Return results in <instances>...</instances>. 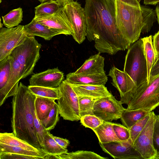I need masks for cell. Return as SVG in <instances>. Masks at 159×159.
<instances>
[{"instance_id":"cell-1","label":"cell","mask_w":159,"mask_h":159,"mask_svg":"<svg viewBox=\"0 0 159 159\" xmlns=\"http://www.w3.org/2000/svg\"><path fill=\"white\" fill-rule=\"evenodd\" d=\"M84 9L86 37L98 52L113 55L130 47L116 25L115 0H85Z\"/></svg>"},{"instance_id":"cell-2","label":"cell","mask_w":159,"mask_h":159,"mask_svg":"<svg viewBox=\"0 0 159 159\" xmlns=\"http://www.w3.org/2000/svg\"><path fill=\"white\" fill-rule=\"evenodd\" d=\"M36 97L28 86L20 82L11 102V125L13 133L16 137L35 148H42L34 123Z\"/></svg>"},{"instance_id":"cell-3","label":"cell","mask_w":159,"mask_h":159,"mask_svg":"<svg viewBox=\"0 0 159 159\" xmlns=\"http://www.w3.org/2000/svg\"><path fill=\"white\" fill-rule=\"evenodd\" d=\"M41 44L34 36H28L25 42L14 49L9 55L11 59L10 72L3 103L16 93L19 82L32 74L39 59Z\"/></svg>"},{"instance_id":"cell-4","label":"cell","mask_w":159,"mask_h":159,"mask_svg":"<svg viewBox=\"0 0 159 159\" xmlns=\"http://www.w3.org/2000/svg\"><path fill=\"white\" fill-rule=\"evenodd\" d=\"M117 26L122 35L132 44L138 40L143 28V18L140 7L115 0Z\"/></svg>"},{"instance_id":"cell-5","label":"cell","mask_w":159,"mask_h":159,"mask_svg":"<svg viewBox=\"0 0 159 159\" xmlns=\"http://www.w3.org/2000/svg\"><path fill=\"white\" fill-rule=\"evenodd\" d=\"M123 71L131 78L137 88L147 82V65L141 39L128 48Z\"/></svg>"},{"instance_id":"cell-6","label":"cell","mask_w":159,"mask_h":159,"mask_svg":"<svg viewBox=\"0 0 159 159\" xmlns=\"http://www.w3.org/2000/svg\"><path fill=\"white\" fill-rule=\"evenodd\" d=\"M159 106V75L149 79L137 88L128 105L129 110L141 109L151 112Z\"/></svg>"},{"instance_id":"cell-7","label":"cell","mask_w":159,"mask_h":159,"mask_svg":"<svg viewBox=\"0 0 159 159\" xmlns=\"http://www.w3.org/2000/svg\"><path fill=\"white\" fill-rule=\"evenodd\" d=\"M59 87L60 95L57 100L60 116L66 120H80L81 117L78 96L66 80L62 81Z\"/></svg>"},{"instance_id":"cell-8","label":"cell","mask_w":159,"mask_h":159,"mask_svg":"<svg viewBox=\"0 0 159 159\" xmlns=\"http://www.w3.org/2000/svg\"><path fill=\"white\" fill-rule=\"evenodd\" d=\"M61 9L70 24L73 38L79 44L82 43L87 34L84 8L79 2L73 0L61 7Z\"/></svg>"},{"instance_id":"cell-9","label":"cell","mask_w":159,"mask_h":159,"mask_svg":"<svg viewBox=\"0 0 159 159\" xmlns=\"http://www.w3.org/2000/svg\"><path fill=\"white\" fill-rule=\"evenodd\" d=\"M156 115L153 111L144 128L133 143V147L143 159H156L158 156L153 143V132Z\"/></svg>"},{"instance_id":"cell-10","label":"cell","mask_w":159,"mask_h":159,"mask_svg":"<svg viewBox=\"0 0 159 159\" xmlns=\"http://www.w3.org/2000/svg\"><path fill=\"white\" fill-rule=\"evenodd\" d=\"M27 36L24 25L0 29V61L8 56L16 48L23 44Z\"/></svg>"},{"instance_id":"cell-11","label":"cell","mask_w":159,"mask_h":159,"mask_svg":"<svg viewBox=\"0 0 159 159\" xmlns=\"http://www.w3.org/2000/svg\"><path fill=\"white\" fill-rule=\"evenodd\" d=\"M122 104L112 94L109 96L97 98L93 106L94 115L104 121L116 120L120 118L125 109Z\"/></svg>"},{"instance_id":"cell-12","label":"cell","mask_w":159,"mask_h":159,"mask_svg":"<svg viewBox=\"0 0 159 159\" xmlns=\"http://www.w3.org/2000/svg\"><path fill=\"white\" fill-rule=\"evenodd\" d=\"M108 75L112 79V84L120 93V101L128 105L137 89L135 83L125 71L115 66L110 69Z\"/></svg>"},{"instance_id":"cell-13","label":"cell","mask_w":159,"mask_h":159,"mask_svg":"<svg viewBox=\"0 0 159 159\" xmlns=\"http://www.w3.org/2000/svg\"><path fill=\"white\" fill-rule=\"evenodd\" d=\"M99 143L102 150L114 159H143L133 147V143L130 139L125 141Z\"/></svg>"},{"instance_id":"cell-14","label":"cell","mask_w":159,"mask_h":159,"mask_svg":"<svg viewBox=\"0 0 159 159\" xmlns=\"http://www.w3.org/2000/svg\"><path fill=\"white\" fill-rule=\"evenodd\" d=\"M64 79L63 73L57 67L32 75L30 85L52 88L58 87Z\"/></svg>"},{"instance_id":"cell-15","label":"cell","mask_w":159,"mask_h":159,"mask_svg":"<svg viewBox=\"0 0 159 159\" xmlns=\"http://www.w3.org/2000/svg\"><path fill=\"white\" fill-rule=\"evenodd\" d=\"M33 19L39 23L59 31L62 34L71 35L70 24L61 9L58 12L52 15Z\"/></svg>"},{"instance_id":"cell-16","label":"cell","mask_w":159,"mask_h":159,"mask_svg":"<svg viewBox=\"0 0 159 159\" xmlns=\"http://www.w3.org/2000/svg\"><path fill=\"white\" fill-rule=\"evenodd\" d=\"M66 81L70 84L105 85L108 81L105 72L93 74H75L70 73L66 75Z\"/></svg>"},{"instance_id":"cell-17","label":"cell","mask_w":159,"mask_h":159,"mask_svg":"<svg viewBox=\"0 0 159 159\" xmlns=\"http://www.w3.org/2000/svg\"><path fill=\"white\" fill-rule=\"evenodd\" d=\"M70 84L78 96L97 98L109 96L112 94L104 85Z\"/></svg>"},{"instance_id":"cell-18","label":"cell","mask_w":159,"mask_h":159,"mask_svg":"<svg viewBox=\"0 0 159 159\" xmlns=\"http://www.w3.org/2000/svg\"><path fill=\"white\" fill-rule=\"evenodd\" d=\"M24 27L28 36H39L46 40H50L54 36L62 34L59 31L39 23L33 19Z\"/></svg>"},{"instance_id":"cell-19","label":"cell","mask_w":159,"mask_h":159,"mask_svg":"<svg viewBox=\"0 0 159 159\" xmlns=\"http://www.w3.org/2000/svg\"><path fill=\"white\" fill-rule=\"evenodd\" d=\"M104 58L98 53L90 56L74 73L86 74L105 73L104 70Z\"/></svg>"},{"instance_id":"cell-20","label":"cell","mask_w":159,"mask_h":159,"mask_svg":"<svg viewBox=\"0 0 159 159\" xmlns=\"http://www.w3.org/2000/svg\"><path fill=\"white\" fill-rule=\"evenodd\" d=\"M113 123L111 121H103L101 125L93 130L98 139L99 143H104L119 141L114 132L112 127Z\"/></svg>"},{"instance_id":"cell-21","label":"cell","mask_w":159,"mask_h":159,"mask_svg":"<svg viewBox=\"0 0 159 159\" xmlns=\"http://www.w3.org/2000/svg\"><path fill=\"white\" fill-rule=\"evenodd\" d=\"M54 99L36 96L34 102L35 111L40 121L46 119L55 104Z\"/></svg>"},{"instance_id":"cell-22","label":"cell","mask_w":159,"mask_h":159,"mask_svg":"<svg viewBox=\"0 0 159 159\" xmlns=\"http://www.w3.org/2000/svg\"><path fill=\"white\" fill-rule=\"evenodd\" d=\"M0 143L20 147L33 151L45 152L42 149L35 148L25 141L16 137L13 132L1 133Z\"/></svg>"},{"instance_id":"cell-23","label":"cell","mask_w":159,"mask_h":159,"mask_svg":"<svg viewBox=\"0 0 159 159\" xmlns=\"http://www.w3.org/2000/svg\"><path fill=\"white\" fill-rule=\"evenodd\" d=\"M11 59L8 55L0 61V106L3 104V101L9 77Z\"/></svg>"},{"instance_id":"cell-24","label":"cell","mask_w":159,"mask_h":159,"mask_svg":"<svg viewBox=\"0 0 159 159\" xmlns=\"http://www.w3.org/2000/svg\"><path fill=\"white\" fill-rule=\"evenodd\" d=\"M61 6L55 0H48L35 7L34 19L49 16L58 12Z\"/></svg>"},{"instance_id":"cell-25","label":"cell","mask_w":159,"mask_h":159,"mask_svg":"<svg viewBox=\"0 0 159 159\" xmlns=\"http://www.w3.org/2000/svg\"><path fill=\"white\" fill-rule=\"evenodd\" d=\"M149 112L141 109L129 110L125 109L122 114L120 120L122 125L129 129L138 121Z\"/></svg>"},{"instance_id":"cell-26","label":"cell","mask_w":159,"mask_h":159,"mask_svg":"<svg viewBox=\"0 0 159 159\" xmlns=\"http://www.w3.org/2000/svg\"><path fill=\"white\" fill-rule=\"evenodd\" d=\"M141 39L147 63L148 83L152 68L156 61V53L153 45L152 36L145 37Z\"/></svg>"},{"instance_id":"cell-27","label":"cell","mask_w":159,"mask_h":159,"mask_svg":"<svg viewBox=\"0 0 159 159\" xmlns=\"http://www.w3.org/2000/svg\"><path fill=\"white\" fill-rule=\"evenodd\" d=\"M50 131H47L44 135V150L48 154L60 155L68 152L67 148L60 145L56 141Z\"/></svg>"},{"instance_id":"cell-28","label":"cell","mask_w":159,"mask_h":159,"mask_svg":"<svg viewBox=\"0 0 159 159\" xmlns=\"http://www.w3.org/2000/svg\"><path fill=\"white\" fill-rule=\"evenodd\" d=\"M0 153H11L44 157L48 154L45 152H37L29 150L22 148L0 143Z\"/></svg>"},{"instance_id":"cell-29","label":"cell","mask_w":159,"mask_h":159,"mask_svg":"<svg viewBox=\"0 0 159 159\" xmlns=\"http://www.w3.org/2000/svg\"><path fill=\"white\" fill-rule=\"evenodd\" d=\"M143 18V28L141 33L149 32L156 19L155 11L151 8L142 5L140 6Z\"/></svg>"},{"instance_id":"cell-30","label":"cell","mask_w":159,"mask_h":159,"mask_svg":"<svg viewBox=\"0 0 159 159\" xmlns=\"http://www.w3.org/2000/svg\"><path fill=\"white\" fill-rule=\"evenodd\" d=\"M31 92L36 96H39L55 100L59 97L60 90L59 87L56 88L29 85Z\"/></svg>"},{"instance_id":"cell-31","label":"cell","mask_w":159,"mask_h":159,"mask_svg":"<svg viewBox=\"0 0 159 159\" xmlns=\"http://www.w3.org/2000/svg\"><path fill=\"white\" fill-rule=\"evenodd\" d=\"M59 159H107L91 151L78 150L57 155Z\"/></svg>"},{"instance_id":"cell-32","label":"cell","mask_w":159,"mask_h":159,"mask_svg":"<svg viewBox=\"0 0 159 159\" xmlns=\"http://www.w3.org/2000/svg\"><path fill=\"white\" fill-rule=\"evenodd\" d=\"M23 11L20 7L11 10L6 15L2 16L4 25L7 28L17 26L22 21Z\"/></svg>"},{"instance_id":"cell-33","label":"cell","mask_w":159,"mask_h":159,"mask_svg":"<svg viewBox=\"0 0 159 159\" xmlns=\"http://www.w3.org/2000/svg\"><path fill=\"white\" fill-rule=\"evenodd\" d=\"M59 115L58 105L56 102L48 116L40 121L45 129L48 131H50L55 128L59 121Z\"/></svg>"},{"instance_id":"cell-34","label":"cell","mask_w":159,"mask_h":159,"mask_svg":"<svg viewBox=\"0 0 159 159\" xmlns=\"http://www.w3.org/2000/svg\"><path fill=\"white\" fill-rule=\"evenodd\" d=\"M81 117L86 115H94L93 106L97 98L85 96H78Z\"/></svg>"},{"instance_id":"cell-35","label":"cell","mask_w":159,"mask_h":159,"mask_svg":"<svg viewBox=\"0 0 159 159\" xmlns=\"http://www.w3.org/2000/svg\"><path fill=\"white\" fill-rule=\"evenodd\" d=\"M151 112L138 121L129 129L130 139L133 143L146 125L150 117Z\"/></svg>"},{"instance_id":"cell-36","label":"cell","mask_w":159,"mask_h":159,"mask_svg":"<svg viewBox=\"0 0 159 159\" xmlns=\"http://www.w3.org/2000/svg\"><path fill=\"white\" fill-rule=\"evenodd\" d=\"M80 120V123L83 126L92 130L97 128L104 121L94 115H85L81 117Z\"/></svg>"},{"instance_id":"cell-37","label":"cell","mask_w":159,"mask_h":159,"mask_svg":"<svg viewBox=\"0 0 159 159\" xmlns=\"http://www.w3.org/2000/svg\"><path fill=\"white\" fill-rule=\"evenodd\" d=\"M112 127L119 141H126L130 139V130L126 127L123 125L113 123Z\"/></svg>"},{"instance_id":"cell-38","label":"cell","mask_w":159,"mask_h":159,"mask_svg":"<svg viewBox=\"0 0 159 159\" xmlns=\"http://www.w3.org/2000/svg\"><path fill=\"white\" fill-rule=\"evenodd\" d=\"M34 123L39 142L42 148H43L44 135L47 131L38 118L35 111L34 113ZM48 131V130H47Z\"/></svg>"},{"instance_id":"cell-39","label":"cell","mask_w":159,"mask_h":159,"mask_svg":"<svg viewBox=\"0 0 159 159\" xmlns=\"http://www.w3.org/2000/svg\"><path fill=\"white\" fill-rule=\"evenodd\" d=\"M153 143L155 150L159 157V115H156L153 132Z\"/></svg>"},{"instance_id":"cell-40","label":"cell","mask_w":159,"mask_h":159,"mask_svg":"<svg viewBox=\"0 0 159 159\" xmlns=\"http://www.w3.org/2000/svg\"><path fill=\"white\" fill-rule=\"evenodd\" d=\"M43 159L42 157L11 153H0V159Z\"/></svg>"},{"instance_id":"cell-41","label":"cell","mask_w":159,"mask_h":159,"mask_svg":"<svg viewBox=\"0 0 159 159\" xmlns=\"http://www.w3.org/2000/svg\"><path fill=\"white\" fill-rule=\"evenodd\" d=\"M152 43L155 50L156 61L159 58V31L153 36Z\"/></svg>"},{"instance_id":"cell-42","label":"cell","mask_w":159,"mask_h":159,"mask_svg":"<svg viewBox=\"0 0 159 159\" xmlns=\"http://www.w3.org/2000/svg\"><path fill=\"white\" fill-rule=\"evenodd\" d=\"M52 136L57 143L64 148H67L70 144V141L66 139H63L53 135H52Z\"/></svg>"},{"instance_id":"cell-43","label":"cell","mask_w":159,"mask_h":159,"mask_svg":"<svg viewBox=\"0 0 159 159\" xmlns=\"http://www.w3.org/2000/svg\"><path fill=\"white\" fill-rule=\"evenodd\" d=\"M159 75V58L157 60L152 68L150 73L149 78L154 77Z\"/></svg>"},{"instance_id":"cell-44","label":"cell","mask_w":159,"mask_h":159,"mask_svg":"<svg viewBox=\"0 0 159 159\" xmlns=\"http://www.w3.org/2000/svg\"><path fill=\"white\" fill-rule=\"evenodd\" d=\"M124 3L138 7H140V4L138 0H119Z\"/></svg>"},{"instance_id":"cell-45","label":"cell","mask_w":159,"mask_h":159,"mask_svg":"<svg viewBox=\"0 0 159 159\" xmlns=\"http://www.w3.org/2000/svg\"><path fill=\"white\" fill-rule=\"evenodd\" d=\"M143 2L146 5H156L159 2V0H144Z\"/></svg>"},{"instance_id":"cell-46","label":"cell","mask_w":159,"mask_h":159,"mask_svg":"<svg viewBox=\"0 0 159 159\" xmlns=\"http://www.w3.org/2000/svg\"><path fill=\"white\" fill-rule=\"evenodd\" d=\"M60 5L61 7H62L68 2L73 0H55Z\"/></svg>"},{"instance_id":"cell-47","label":"cell","mask_w":159,"mask_h":159,"mask_svg":"<svg viewBox=\"0 0 159 159\" xmlns=\"http://www.w3.org/2000/svg\"><path fill=\"white\" fill-rule=\"evenodd\" d=\"M155 11L157 17V21L159 25V4L156 7Z\"/></svg>"},{"instance_id":"cell-48","label":"cell","mask_w":159,"mask_h":159,"mask_svg":"<svg viewBox=\"0 0 159 159\" xmlns=\"http://www.w3.org/2000/svg\"><path fill=\"white\" fill-rule=\"evenodd\" d=\"M38 0L40 2H41L42 3L44 2L45 1H46L48 0Z\"/></svg>"},{"instance_id":"cell-49","label":"cell","mask_w":159,"mask_h":159,"mask_svg":"<svg viewBox=\"0 0 159 159\" xmlns=\"http://www.w3.org/2000/svg\"><path fill=\"white\" fill-rule=\"evenodd\" d=\"M3 25V24L1 22H1H0V29L2 28Z\"/></svg>"},{"instance_id":"cell-50","label":"cell","mask_w":159,"mask_h":159,"mask_svg":"<svg viewBox=\"0 0 159 159\" xmlns=\"http://www.w3.org/2000/svg\"><path fill=\"white\" fill-rule=\"evenodd\" d=\"M139 2L141 1V0H138Z\"/></svg>"},{"instance_id":"cell-51","label":"cell","mask_w":159,"mask_h":159,"mask_svg":"<svg viewBox=\"0 0 159 159\" xmlns=\"http://www.w3.org/2000/svg\"><path fill=\"white\" fill-rule=\"evenodd\" d=\"M157 159H159V157H158L157 158Z\"/></svg>"}]
</instances>
